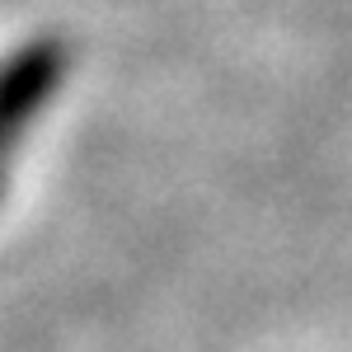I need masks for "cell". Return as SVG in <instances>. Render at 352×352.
<instances>
[{
	"mask_svg": "<svg viewBox=\"0 0 352 352\" xmlns=\"http://www.w3.org/2000/svg\"><path fill=\"white\" fill-rule=\"evenodd\" d=\"M61 71H66V52L52 38L28 43L24 52H14L0 66V146L14 141L33 122V113L52 99Z\"/></svg>",
	"mask_w": 352,
	"mask_h": 352,
	"instance_id": "1",
	"label": "cell"
}]
</instances>
